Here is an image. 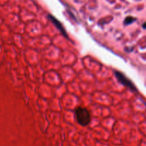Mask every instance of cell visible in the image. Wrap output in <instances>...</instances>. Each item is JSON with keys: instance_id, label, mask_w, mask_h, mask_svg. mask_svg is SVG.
I'll use <instances>...</instances> for the list:
<instances>
[{"instance_id": "obj_1", "label": "cell", "mask_w": 146, "mask_h": 146, "mask_svg": "<svg viewBox=\"0 0 146 146\" xmlns=\"http://www.w3.org/2000/svg\"><path fill=\"white\" fill-rule=\"evenodd\" d=\"M76 118L81 125H87L91 121L89 112L84 107H78L76 110Z\"/></svg>"}, {"instance_id": "obj_2", "label": "cell", "mask_w": 146, "mask_h": 146, "mask_svg": "<svg viewBox=\"0 0 146 146\" xmlns=\"http://www.w3.org/2000/svg\"><path fill=\"white\" fill-rule=\"evenodd\" d=\"M115 77H116L117 80L119 82H121V84H123L125 87H128L129 89H131L133 91H136V87H135L133 83L129 80L127 77H125L123 73L120 72H115Z\"/></svg>"}, {"instance_id": "obj_3", "label": "cell", "mask_w": 146, "mask_h": 146, "mask_svg": "<svg viewBox=\"0 0 146 146\" xmlns=\"http://www.w3.org/2000/svg\"><path fill=\"white\" fill-rule=\"evenodd\" d=\"M48 17H49L50 19L51 20V21L53 22V24L56 26V27H57V29H58L59 30V31H61V32L62 33V34H64L65 37H67V34H66V32L65 29L64 28V27H63V25L61 24V23L60 22V21H58L57 19H56L55 17H53L52 15H49L48 16Z\"/></svg>"}, {"instance_id": "obj_4", "label": "cell", "mask_w": 146, "mask_h": 146, "mask_svg": "<svg viewBox=\"0 0 146 146\" xmlns=\"http://www.w3.org/2000/svg\"><path fill=\"white\" fill-rule=\"evenodd\" d=\"M135 20V19L133 18V17H128L125 18V21H124V23H125V24H131V23L133 22Z\"/></svg>"}, {"instance_id": "obj_5", "label": "cell", "mask_w": 146, "mask_h": 146, "mask_svg": "<svg viewBox=\"0 0 146 146\" xmlns=\"http://www.w3.org/2000/svg\"><path fill=\"white\" fill-rule=\"evenodd\" d=\"M143 28H146V23L143 24Z\"/></svg>"}]
</instances>
